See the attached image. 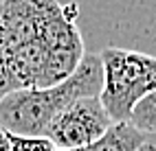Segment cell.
I'll return each mask as SVG.
<instances>
[{
	"label": "cell",
	"instance_id": "cell-1",
	"mask_svg": "<svg viewBox=\"0 0 156 151\" xmlns=\"http://www.w3.org/2000/svg\"><path fill=\"white\" fill-rule=\"evenodd\" d=\"M77 13V5L46 2L40 35L0 57V99L20 90L53 88L75 72L86 55Z\"/></svg>",
	"mask_w": 156,
	"mask_h": 151
},
{
	"label": "cell",
	"instance_id": "cell-2",
	"mask_svg": "<svg viewBox=\"0 0 156 151\" xmlns=\"http://www.w3.org/2000/svg\"><path fill=\"white\" fill-rule=\"evenodd\" d=\"M103 68L99 55H84L66 81L42 90H20L0 99V129L11 136L44 138L53 118L84 96H99Z\"/></svg>",
	"mask_w": 156,
	"mask_h": 151
},
{
	"label": "cell",
	"instance_id": "cell-3",
	"mask_svg": "<svg viewBox=\"0 0 156 151\" xmlns=\"http://www.w3.org/2000/svg\"><path fill=\"white\" fill-rule=\"evenodd\" d=\"M99 59L103 68L99 101L114 125L128 123L134 105L156 90V57L108 46L99 53Z\"/></svg>",
	"mask_w": 156,
	"mask_h": 151
},
{
	"label": "cell",
	"instance_id": "cell-4",
	"mask_svg": "<svg viewBox=\"0 0 156 151\" xmlns=\"http://www.w3.org/2000/svg\"><path fill=\"white\" fill-rule=\"evenodd\" d=\"M114 123L103 109L99 96H84L59 112L48 125L44 138L53 143L55 149H79L99 140L108 134Z\"/></svg>",
	"mask_w": 156,
	"mask_h": 151
},
{
	"label": "cell",
	"instance_id": "cell-5",
	"mask_svg": "<svg viewBox=\"0 0 156 151\" xmlns=\"http://www.w3.org/2000/svg\"><path fill=\"white\" fill-rule=\"evenodd\" d=\"M143 145H145V136L141 132H136L128 123H117L99 140L70 151H139ZM55 151H64V149H55Z\"/></svg>",
	"mask_w": 156,
	"mask_h": 151
},
{
	"label": "cell",
	"instance_id": "cell-6",
	"mask_svg": "<svg viewBox=\"0 0 156 151\" xmlns=\"http://www.w3.org/2000/svg\"><path fill=\"white\" fill-rule=\"evenodd\" d=\"M128 125H132L143 136L156 134V90L150 92L147 96H143L139 103L134 105L132 114L128 118Z\"/></svg>",
	"mask_w": 156,
	"mask_h": 151
},
{
	"label": "cell",
	"instance_id": "cell-7",
	"mask_svg": "<svg viewBox=\"0 0 156 151\" xmlns=\"http://www.w3.org/2000/svg\"><path fill=\"white\" fill-rule=\"evenodd\" d=\"M0 151H11V145H9V136L0 129Z\"/></svg>",
	"mask_w": 156,
	"mask_h": 151
},
{
	"label": "cell",
	"instance_id": "cell-8",
	"mask_svg": "<svg viewBox=\"0 0 156 151\" xmlns=\"http://www.w3.org/2000/svg\"><path fill=\"white\" fill-rule=\"evenodd\" d=\"M139 151H156V147H154V145H147V143H145V145H143V147H141Z\"/></svg>",
	"mask_w": 156,
	"mask_h": 151
}]
</instances>
